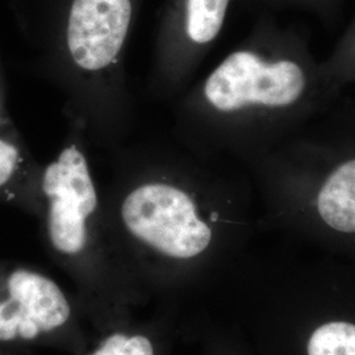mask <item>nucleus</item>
I'll use <instances>...</instances> for the list:
<instances>
[{
  "instance_id": "1",
  "label": "nucleus",
  "mask_w": 355,
  "mask_h": 355,
  "mask_svg": "<svg viewBox=\"0 0 355 355\" xmlns=\"http://www.w3.org/2000/svg\"><path fill=\"white\" fill-rule=\"evenodd\" d=\"M103 205L119 253L149 300L173 303L211 254L221 215L199 193L164 148L116 149Z\"/></svg>"
},
{
  "instance_id": "2",
  "label": "nucleus",
  "mask_w": 355,
  "mask_h": 355,
  "mask_svg": "<svg viewBox=\"0 0 355 355\" xmlns=\"http://www.w3.org/2000/svg\"><path fill=\"white\" fill-rule=\"evenodd\" d=\"M83 132L69 125L60 152L41 174L42 236L55 265L94 329V341L133 318L149 297L132 275L111 234Z\"/></svg>"
},
{
  "instance_id": "3",
  "label": "nucleus",
  "mask_w": 355,
  "mask_h": 355,
  "mask_svg": "<svg viewBox=\"0 0 355 355\" xmlns=\"http://www.w3.org/2000/svg\"><path fill=\"white\" fill-rule=\"evenodd\" d=\"M73 293L26 266L0 270V350L54 347L83 355L94 343Z\"/></svg>"
},
{
  "instance_id": "4",
  "label": "nucleus",
  "mask_w": 355,
  "mask_h": 355,
  "mask_svg": "<svg viewBox=\"0 0 355 355\" xmlns=\"http://www.w3.org/2000/svg\"><path fill=\"white\" fill-rule=\"evenodd\" d=\"M302 69L291 61L266 62L250 51L232 53L204 82V102L217 114H233L254 105L284 107L303 94Z\"/></svg>"
},
{
  "instance_id": "5",
  "label": "nucleus",
  "mask_w": 355,
  "mask_h": 355,
  "mask_svg": "<svg viewBox=\"0 0 355 355\" xmlns=\"http://www.w3.org/2000/svg\"><path fill=\"white\" fill-rule=\"evenodd\" d=\"M174 309L159 304L153 318H135L95 338L83 355H170L174 340Z\"/></svg>"
},
{
  "instance_id": "6",
  "label": "nucleus",
  "mask_w": 355,
  "mask_h": 355,
  "mask_svg": "<svg viewBox=\"0 0 355 355\" xmlns=\"http://www.w3.org/2000/svg\"><path fill=\"white\" fill-rule=\"evenodd\" d=\"M41 174L42 166L32 159L7 120L0 94V196L40 215Z\"/></svg>"
},
{
  "instance_id": "7",
  "label": "nucleus",
  "mask_w": 355,
  "mask_h": 355,
  "mask_svg": "<svg viewBox=\"0 0 355 355\" xmlns=\"http://www.w3.org/2000/svg\"><path fill=\"white\" fill-rule=\"evenodd\" d=\"M318 214L330 228L355 233V161L340 166L318 193Z\"/></svg>"
},
{
  "instance_id": "8",
  "label": "nucleus",
  "mask_w": 355,
  "mask_h": 355,
  "mask_svg": "<svg viewBox=\"0 0 355 355\" xmlns=\"http://www.w3.org/2000/svg\"><path fill=\"white\" fill-rule=\"evenodd\" d=\"M308 355H355V324L330 321L312 331L306 343Z\"/></svg>"
}]
</instances>
